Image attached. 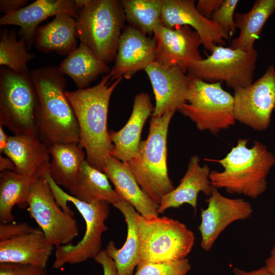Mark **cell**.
<instances>
[{
    "label": "cell",
    "instance_id": "cb8c5ba5",
    "mask_svg": "<svg viewBox=\"0 0 275 275\" xmlns=\"http://www.w3.org/2000/svg\"><path fill=\"white\" fill-rule=\"evenodd\" d=\"M76 20L69 14L60 13L46 24L38 27L34 44L40 51L69 55L77 48Z\"/></svg>",
    "mask_w": 275,
    "mask_h": 275
},
{
    "label": "cell",
    "instance_id": "d6a6232c",
    "mask_svg": "<svg viewBox=\"0 0 275 275\" xmlns=\"http://www.w3.org/2000/svg\"><path fill=\"white\" fill-rule=\"evenodd\" d=\"M191 269L187 258L158 262H140L133 275H187Z\"/></svg>",
    "mask_w": 275,
    "mask_h": 275
},
{
    "label": "cell",
    "instance_id": "30bf717a",
    "mask_svg": "<svg viewBox=\"0 0 275 275\" xmlns=\"http://www.w3.org/2000/svg\"><path fill=\"white\" fill-rule=\"evenodd\" d=\"M257 58L255 49L245 51L215 45L206 59L191 61L186 73L209 83L224 81L234 91L253 82Z\"/></svg>",
    "mask_w": 275,
    "mask_h": 275
},
{
    "label": "cell",
    "instance_id": "8992f818",
    "mask_svg": "<svg viewBox=\"0 0 275 275\" xmlns=\"http://www.w3.org/2000/svg\"><path fill=\"white\" fill-rule=\"evenodd\" d=\"M55 200L65 212L74 215L67 206L71 202L78 210L86 223V231L82 238L76 244L69 243L56 246L52 267L58 269L66 264L81 263L94 258L101 251L102 235L107 230L105 221L109 215V203L103 201L90 203L78 200L64 191L52 180L48 172L44 175Z\"/></svg>",
    "mask_w": 275,
    "mask_h": 275
},
{
    "label": "cell",
    "instance_id": "ac0fdd59",
    "mask_svg": "<svg viewBox=\"0 0 275 275\" xmlns=\"http://www.w3.org/2000/svg\"><path fill=\"white\" fill-rule=\"evenodd\" d=\"M60 13H67L76 19L75 0H36L16 11L4 15L0 18V24L19 26L18 36L30 48L34 45L38 24Z\"/></svg>",
    "mask_w": 275,
    "mask_h": 275
},
{
    "label": "cell",
    "instance_id": "8fae6325",
    "mask_svg": "<svg viewBox=\"0 0 275 275\" xmlns=\"http://www.w3.org/2000/svg\"><path fill=\"white\" fill-rule=\"evenodd\" d=\"M26 203L30 215L51 244L56 247L66 245L78 236L76 219L73 215L61 209L44 177L33 182Z\"/></svg>",
    "mask_w": 275,
    "mask_h": 275
},
{
    "label": "cell",
    "instance_id": "ee69618b",
    "mask_svg": "<svg viewBox=\"0 0 275 275\" xmlns=\"http://www.w3.org/2000/svg\"><path fill=\"white\" fill-rule=\"evenodd\" d=\"M272 257H275V244L273 246L270 251V256Z\"/></svg>",
    "mask_w": 275,
    "mask_h": 275
},
{
    "label": "cell",
    "instance_id": "ab89813d",
    "mask_svg": "<svg viewBox=\"0 0 275 275\" xmlns=\"http://www.w3.org/2000/svg\"><path fill=\"white\" fill-rule=\"evenodd\" d=\"M233 271L235 275H273L267 269L265 266L250 271H246L237 267H235L233 269Z\"/></svg>",
    "mask_w": 275,
    "mask_h": 275
},
{
    "label": "cell",
    "instance_id": "d6986e66",
    "mask_svg": "<svg viewBox=\"0 0 275 275\" xmlns=\"http://www.w3.org/2000/svg\"><path fill=\"white\" fill-rule=\"evenodd\" d=\"M3 153L13 161L15 171L19 174L38 178L48 172L50 162L48 147L37 136H9Z\"/></svg>",
    "mask_w": 275,
    "mask_h": 275
},
{
    "label": "cell",
    "instance_id": "7c38bea8",
    "mask_svg": "<svg viewBox=\"0 0 275 275\" xmlns=\"http://www.w3.org/2000/svg\"><path fill=\"white\" fill-rule=\"evenodd\" d=\"M233 97L236 121L256 130L267 129L275 108L274 66H269L254 82L234 90Z\"/></svg>",
    "mask_w": 275,
    "mask_h": 275
},
{
    "label": "cell",
    "instance_id": "60d3db41",
    "mask_svg": "<svg viewBox=\"0 0 275 275\" xmlns=\"http://www.w3.org/2000/svg\"><path fill=\"white\" fill-rule=\"evenodd\" d=\"M15 170V166L13 161L8 157L0 155V171L1 172L5 171Z\"/></svg>",
    "mask_w": 275,
    "mask_h": 275
},
{
    "label": "cell",
    "instance_id": "484cf974",
    "mask_svg": "<svg viewBox=\"0 0 275 275\" xmlns=\"http://www.w3.org/2000/svg\"><path fill=\"white\" fill-rule=\"evenodd\" d=\"M51 156L48 173L59 186L69 190L75 182L86 153L79 144L59 143L48 147Z\"/></svg>",
    "mask_w": 275,
    "mask_h": 275
},
{
    "label": "cell",
    "instance_id": "7a4b0ae2",
    "mask_svg": "<svg viewBox=\"0 0 275 275\" xmlns=\"http://www.w3.org/2000/svg\"><path fill=\"white\" fill-rule=\"evenodd\" d=\"M30 72L38 95L35 123L40 140L48 147L59 143L79 144L78 124L65 95L64 74L54 66Z\"/></svg>",
    "mask_w": 275,
    "mask_h": 275
},
{
    "label": "cell",
    "instance_id": "ffe728a7",
    "mask_svg": "<svg viewBox=\"0 0 275 275\" xmlns=\"http://www.w3.org/2000/svg\"><path fill=\"white\" fill-rule=\"evenodd\" d=\"M154 108L148 93L142 92L135 96L127 123L117 131H109V139L114 145L111 155L123 163L136 155L143 126L148 117L152 116Z\"/></svg>",
    "mask_w": 275,
    "mask_h": 275
},
{
    "label": "cell",
    "instance_id": "9c48e42d",
    "mask_svg": "<svg viewBox=\"0 0 275 275\" xmlns=\"http://www.w3.org/2000/svg\"><path fill=\"white\" fill-rule=\"evenodd\" d=\"M189 76L185 102L178 111L194 122L199 130H208L214 135L233 125L234 97L222 88V82L209 83Z\"/></svg>",
    "mask_w": 275,
    "mask_h": 275
},
{
    "label": "cell",
    "instance_id": "8d00e7d4",
    "mask_svg": "<svg viewBox=\"0 0 275 275\" xmlns=\"http://www.w3.org/2000/svg\"><path fill=\"white\" fill-rule=\"evenodd\" d=\"M223 2L224 0H199L196 7L200 14L211 19L213 13L221 7Z\"/></svg>",
    "mask_w": 275,
    "mask_h": 275
},
{
    "label": "cell",
    "instance_id": "7bdbcfd3",
    "mask_svg": "<svg viewBox=\"0 0 275 275\" xmlns=\"http://www.w3.org/2000/svg\"><path fill=\"white\" fill-rule=\"evenodd\" d=\"M265 266L271 274L275 275V257H268L265 261Z\"/></svg>",
    "mask_w": 275,
    "mask_h": 275
},
{
    "label": "cell",
    "instance_id": "f546056e",
    "mask_svg": "<svg viewBox=\"0 0 275 275\" xmlns=\"http://www.w3.org/2000/svg\"><path fill=\"white\" fill-rule=\"evenodd\" d=\"M38 178L21 175L14 171H5L0 174V222L12 223V209L26 201L33 182Z\"/></svg>",
    "mask_w": 275,
    "mask_h": 275
},
{
    "label": "cell",
    "instance_id": "277c9868",
    "mask_svg": "<svg viewBox=\"0 0 275 275\" xmlns=\"http://www.w3.org/2000/svg\"><path fill=\"white\" fill-rule=\"evenodd\" d=\"M175 113L151 116L147 138L141 141L136 155L124 163L143 190L159 205L175 188L167 163L168 131Z\"/></svg>",
    "mask_w": 275,
    "mask_h": 275
},
{
    "label": "cell",
    "instance_id": "e575fe53",
    "mask_svg": "<svg viewBox=\"0 0 275 275\" xmlns=\"http://www.w3.org/2000/svg\"><path fill=\"white\" fill-rule=\"evenodd\" d=\"M0 275H48L47 267L18 263L0 264Z\"/></svg>",
    "mask_w": 275,
    "mask_h": 275
},
{
    "label": "cell",
    "instance_id": "d4e9b609",
    "mask_svg": "<svg viewBox=\"0 0 275 275\" xmlns=\"http://www.w3.org/2000/svg\"><path fill=\"white\" fill-rule=\"evenodd\" d=\"M123 214L127 227V238L123 246L118 249L113 241L106 246L108 255L114 261L119 275H133L134 268L140 264V241L135 216L137 212L129 203L121 200L113 205Z\"/></svg>",
    "mask_w": 275,
    "mask_h": 275
},
{
    "label": "cell",
    "instance_id": "3957f363",
    "mask_svg": "<svg viewBox=\"0 0 275 275\" xmlns=\"http://www.w3.org/2000/svg\"><path fill=\"white\" fill-rule=\"evenodd\" d=\"M248 142L247 139H239L224 158L206 160L224 168L222 172L210 171L212 186L256 199L267 189L266 178L275 164V157L263 143L255 141L252 147L248 148Z\"/></svg>",
    "mask_w": 275,
    "mask_h": 275
},
{
    "label": "cell",
    "instance_id": "52a82bcc",
    "mask_svg": "<svg viewBox=\"0 0 275 275\" xmlns=\"http://www.w3.org/2000/svg\"><path fill=\"white\" fill-rule=\"evenodd\" d=\"M141 262H158L186 258L195 241L194 233L184 224L168 217L146 219L135 216Z\"/></svg>",
    "mask_w": 275,
    "mask_h": 275
},
{
    "label": "cell",
    "instance_id": "f1b7e54d",
    "mask_svg": "<svg viewBox=\"0 0 275 275\" xmlns=\"http://www.w3.org/2000/svg\"><path fill=\"white\" fill-rule=\"evenodd\" d=\"M274 10L275 0H257L248 12L235 13V25L240 30V34L232 41L230 47L245 51L255 49L256 40L259 38L266 21Z\"/></svg>",
    "mask_w": 275,
    "mask_h": 275
},
{
    "label": "cell",
    "instance_id": "e0dca14e",
    "mask_svg": "<svg viewBox=\"0 0 275 275\" xmlns=\"http://www.w3.org/2000/svg\"><path fill=\"white\" fill-rule=\"evenodd\" d=\"M144 70L151 82L155 99L151 116H161L178 111L185 102L189 76L177 67L164 66L155 61Z\"/></svg>",
    "mask_w": 275,
    "mask_h": 275
},
{
    "label": "cell",
    "instance_id": "603a6c76",
    "mask_svg": "<svg viewBox=\"0 0 275 275\" xmlns=\"http://www.w3.org/2000/svg\"><path fill=\"white\" fill-rule=\"evenodd\" d=\"M210 172L208 165L201 166L198 155L191 156L186 172L178 186L162 198L158 213H162L170 208H178L184 204L191 205L196 212L199 193L202 192L208 197L211 195L212 186Z\"/></svg>",
    "mask_w": 275,
    "mask_h": 275
},
{
    "label": "cell",
    "instance_id": "2e32d148",
    "mask_svg": "<svg viewBox=\"0 0 275 275\" xmlns=\"http://www.w3.org/2000/svg\"><path fill=\"white\" fill-rule=\"evenodd\" d=\"M194 0H163L161 21L168 28L188 25L200 35L202 44L211 52L215 45L224 46L228 37L216 23L197 10Z\"/></svg>",
    "mask_w": 275,
    "mask_h": 275
},
{
    "label": "cell",
    "instance_id": "6da1fadb",
    "mask_svg": "<svg viewBox=\"0 0 275 275\" xmlns=\"http://www.w3.org/2000/svg\"><path fill=\"white\" fill-rule=\"evenodd\" d=\"M122 78L113 81L108 73L92 87L65 92L77 119L79 144L85 150L86 160L103 172L106 158L114 149L107 130L109 100Z\"/></svg>",
    "mask_w": 275,
    "mask_h": 275
},
{
    "label": "cell",
    "instance_id": "9a60e30c",
    "mask_svg": "<svg viewBox=\"0 0 275 275\" xmlns=\"http://www.w3.org/2000/svg\"><path fill=\"white\" fill-rule=\"evenodd\" d=\"M156 38L146 36L140 30L126 26L121 34L109 75L114 81L123 77L130 79L136 73L145 70L155 61Z\"/></svg>",
    "mask_w": 275,
    "mask_h": 275
},
{
    "label": "cell",
    "instance_id": "74e56055",
    "mask_svg": "<svg viewBox=\"0 0 275 275\" xmlns=\"http://www.w3.org/2000/svg\"><path fill=\"white\" fill-rule=\"evenodd\" d=\"M94 259L102 266L103 275H119L114 261L105 250H101Z\"/></svg>",
    "mask_w": 275,
    "mask_h": 275
},
{
    "label": "cell",
    "instance_id": "4dcf8cb0",
    "mask_svg": "<svg viewBox=\"0 0 275 275\" xmlns=\"http://www.w3.org/2000/svg\"><path fill=\"white\" fill-rule=\"evenodd\" d=\"M125 20L145 35L161 22L163 0H121Z\"/></svg>",
    "mask_w": 275,
    "mask_h": 275
},
{
    "label": "cell",
    "instance_id": "83f0119b",
    "mask_svg": "<svg viewBox=\"0 0 275 275\" xmlns=\"http://www.w3.org/2000/svg\"><path fill=\"white\" fill-rule=\"evenodd\" d=\"M68 190L70 195L88 203L103 201L114 205L122 200L112 187L106 174L91 166L86 159Z\"/></svg>",
    "mask_w": 275,
    "mask_h": 275
},
{
    "label": "cell",
    "instance_id": "5b68a950",
    "mask_svg": "<svg viewBox=\"0 0 275 275\" xmlns=\"http://www.w3.org/2000/svg\"><path fill=\"white\" fill-rule=\"evenodd\" d=\"M75 5L80 42L105 63L115 61L126 21L121 1L75 0Z\"/></svg>",
    "mask_w": 275,
    "mask_h": 275
},
{
    "label": "cell",
    "instance_id": "ba28073f",
    "mask_svg": "<svg viewBox=\"0 0 275 275\" xmlns=\"http://www.w3.org/2000/svg\"><path fill=\"white\" fill-rule=\"evenodd\" d=\"M38 95L31 72L0 69V125L14 135L39 137L35 123Z\"/></svg>",
    "mask_w": 275,
    "mask_h": 275
},
{
    "label": "cell",
    "instance_id": "7402d4cb",
    "mask_svg": "<svg viewBox=\"0 0 275 275\" xmlns=\"http://www.w3.org/2000/svg\"><path fill=\"white\" fill-rule=\"evenodd\" d=\"M103 172L121 200L131 204L141 215L148 219L158 216L159 204L143 190L123 162L109 155Z\"/></svg>",
    "mask_w": 275,
    "mask_h": 275
},
{
    "label": "cell",
    "instance_id": "4316f807",
    "mask_svg": "<svg viewBox=\"0 0 275 275\" xmlns=\"http://www.w3.org/2000/svg\"><path fill=\"white\" fill-rule=\"evenodd\" d=\"M58 68L63 74L72 79L78 89L88 88L100 74H108L111 70L82 42L62 61Z\"/></svg>",
    "mask_w": 275,
    "mask_h": 275
},
{
    "label": "cell",
    "instance_id": "f35d334b",
    "mask_svg": "<svg viewBox=\"0 0 275 275\" xmlns=\"http://www.w3.org/2000/svg\"><path fill=\"white\" fill-rule=\"evenodd\" d=\"M29 2L28 0H1L0 10L5 14H9L25 7Z\"/></svg>",
    "mask_w": 275,
    "mask_h": 275
},
{
    "label": "cell",
    "instance_id": "d590c367",
    "mask_svg": "<svg viewBox=\"0 0 275 275\" xmlns=\"http://www.w3.org/2000/svg\"><path fill=\"white\" fill-rule=\"evenodd\" d=\"M36 229L26 223L0 224V241L7 240L23 233L31 232Z\"/></svg>",
    "mask_w": 275,
    "mask_h": 275
},
{
    "label": "cell",
    "instance_id": "836d02e7",
    "mask_svg": "<svg viewBox=\"0 0 275 275\" xmlns=\"http://www.w3.org/2000/svg\"><path fill=\"white\" fill-rule=\"evenodd\" d=\"M239 2L238 0H224L221 7L213 13L211 18L229 38L236 31L234 11Z\"/></svg>",
    "mask_w": 275,
    "mask_h": 275
},
{
    "label": "cell",
    "instance_id": "4fadbf2b",
    "mask_svg": "<svg viewBox=\"0 0 275 275\" xmlns=\"http://www.w3.org/2000/svg\"><path fill=\"white\" fill-rule=\"evenodd\" d=\"M156 40L155 61L167 67H175L186 74L189 63L203 59L199 47L202 44L199 34L189 26L168 28L162 22L154 29Z\"/></svg>",
    "mask_w": 275,
    "mask_h": 275
},
{
    "label": "cell",
    "instance_id": "1f68e13d",
    "mask_svg": "<svg viewBox=\"0 0 275 275\" xmlns=\"http://www.w3.org/2000/svg\"><path fill=\"white\" fill-rule=\"evenodd\" d=\"M26 45L23 39L17 40L15 30H2L0 34V65L18 73L30 72L27 64L35 58V54L28 52Z\"/></svg>",
    "mask_w": 275,
    "mask_h": 275
},
{
    "label": "cell",
    "instance_id": "5bb4252c",
    "mask_svg": "<svg viewBox=\"0 0 275 275\" xmlns=\"http://www.w3.org/2000/svg\"><path fill=\"white\" fill-rule=\"evenodd\" d=\"M206 202L207 207L201 210V222L198 229L201 235V246L208 252L229 225L249 218L253 209L250 202L241 198L226 197L214 186H212L211 195Z\"/></svg>",
    "mask_w": 275,
    "mask_h": 275
},
{
    "label": "cell",
    "instance_id": "44dd1931",
    "mask_svg": "<svg viewBox=\"0 0 275 275\" xmlns=\"http://www.w3.org/2000/svg\"><path fill=\"white\" fill-rule=\"evenodd\" d=\"M53 245L38 229L0 241V264L18 263L47 267Z\"/></svg>",
    "mask_w": 275,
    "mask_h": 275
},
{
    "label": "cell",
    "instance_id": "b9f144b4",
    "mask_svg": "<svg viewBox=\"0 0 275 275\" xmlns=\"http://www.w3.org/2000/svg\"><path fill=\"white\" fill-rule=\"evenodd\" d=\"M3 126L0 125V154L3 153L4 150L6 148L9 136L4 131Z\"/></svg>",
    "mask_w": 275,
    "mask_h": 275
}]
</instances>
